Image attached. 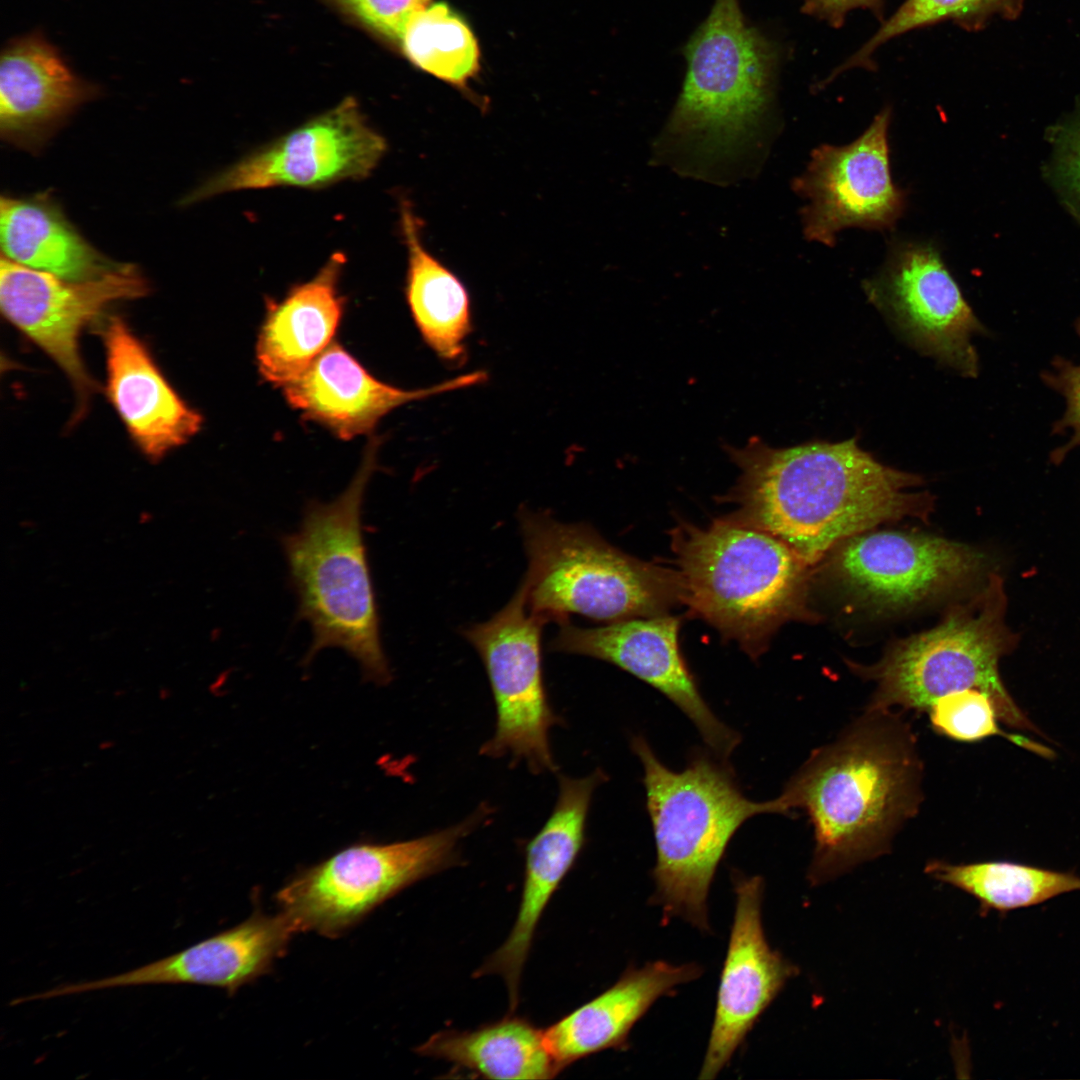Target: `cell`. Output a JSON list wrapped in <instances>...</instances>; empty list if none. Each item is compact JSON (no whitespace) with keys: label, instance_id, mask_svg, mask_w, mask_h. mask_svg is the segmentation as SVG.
I'll return each instance as SVG.
<instances>
[{"label":"cell","instance_id":"obj_14","mask_svg":"<svg viewBox=\"0 0 1080 1080\" xmlns=\"http://www.w3.org/2000/svg\"><path fill=\"white\" fill-rule=\"evenodd\" d=\"M891 116L887 106L850 144H822L812 151L792 185L809 201L801 210L806 239L832 247L845 228L890 230L903 215L906 192L895 185L890 169Z\"/></svg>","mask_w":1080,"mask_h":1080},{"label":"cell","instance_id":"obj_34","mask_svg":"<svg viewBox=\"0 0 1080 1080\" xmlns=\"http://www.w3.org/2000/svg\"><path fill=\"white\" fill-rule=\"evenodd\" d=\"M1050 173L1063 198L1080 217V107L1070 120L1051 134Z\"/></svg>","mask_w":1080,"mask_h":1080},{"label":"cell","instance_id":"obj_19","mask_svg":"<svg viewBox=\"0 0 1080 1080\" xmlns=\"http://www.w3.org/2000/svg\"><path fill=\"white\" fill-rule=\"evenodd\" d=\"M297 933L281 911L257 909L242 923L193 946L139 968L86 982L63 984L31 996L47 1000L109 988L159 984L218 987L233 995L242 986L269 973Z\"/></svg>","mask_w":1080,"mask_h":1080},{"label":"cell","instance_id":"obj_13","mask_svg":"<svg viewBox=\"0 0 1080 1080\" xmlns=\"http://www.w3.org/2000/svg\"><path fill=\"white\" fill-rule=\"evenodd\" d=\"M863 289L921 352L963 376L978 375L979 360L971 337L986 329L935 245L893 240L880 272L865 280Z\"/></svg>","mask_w":1080,"mask_h":1080},{"label":"cell","instance_id":"obj_16","mask_svg":"<svg viewBox=\"0 0 1080 1080\" xmlns=\"http://www.w3.org/2000/svg\"><path fill=\"white\" fill-rule=\"evenodd\" d=\"M550 644L553 651L597 658L646 682L675 704L700 733L709 750L727 760L740 736L703 699L679 647L680 620L667 614L630 618L595 628L568 621Z\"/></svg>","mask_w":1080,"mask_h":1080},{"label":"cell","instance_id":"obj_11","mask_svg":"<svg viewBox=\"0 0 1080 1080\" xmlns=\"http://www.w3.org/2000/svg\"><path fill=\"white\" fill-rule=\"evenodd\" d=\"M387 150L385 138L347 97L272 143L209 178L183 200L193 204L235 191L274 187L322 188L368 177Z\"/></svg>","mask_w":1080,"mask_h":1080},{"label":"cell","instance_id":"obj_1","mask_svg":"<svg viewBox=\"0 0 1080 1080\" xmlns=\"http://www.w3.org/2000/svg\"><path fill=\"white\" fill-rule=\"evenodd\" d=\"M903 710L864 708L813 750L777 800L782 815L806 813L814 847L807 877L817 886L892 848L924 800V764Z\"/></svg>","mask_w":1080,"mask_h":1080},{"label":"cell","instance_id":"obj_31","mask_svg":"<svg viewBox=\"0 0 1080 1080\" xmlns=\"http://www.w3.org/2000/svg\"><path fill=\"white\" fill-rule=\"evenodd\" d=\"M935 731L950 739L975 742L991 736H1002L1014 744L1050 757L1053 751L1020 735L1002 731L991 696L977 688L951 692L937 698L927 712Z\"/></svg>","mask_w":1080,"mask_h":1080},{"label":"cell","instance_id":"obj_2","mask_svg":"<svg viewBox=\"0 0 1080 1080\" xmlns=\"http://www.w3.org/2000/svg\"><path fill=\"white\" fill-rule=\"evenodd\" d=\"M740 468L733 518L788 545L808 565L855 535L907 517L927 519L933 498L918 475L877 461L857 440L729 448Z\"/></svg>","mask_w":1080,"mask_h":1080},{"label":"cell","instance_id":"obj_20","mask_svg":"<svg viewBox=\"0 0 1080 1080\" xmlns=\"http://www.w3.org/2000/svg\"><path fill=\"white\" fill-rule=\"evenodd\" d=\"M101 336L107 397L137 448L160 460L199 432L202 416L175 391L124 320L109 317Z\"/></svg>","mask_w":1080,"mask_h":1080},{"label":"cell","instance_id":"obj_21","mask_svg":"<svg viewBox=\"0 0 1080 1080\" xmlns=\"http://www.w3.org/2000/svg\"><path fill=\"white\" fill-rule=\"evenodd\" d=\"M484 377L474 372L430 388L404 390L374 378L344 348L331 343L283 391L303 416L349 440L371 433L383 416L405 403L478 384Z\"/></svg>","mask_w":1080,"mask_h":1080},{"label":"cell","instance_id":"obj_29","mask_svg":"<svg viewBox=\"0 0 1080 1080\" xmlns=\"http://www.w3.org/2000/svg\"><path fill=\"white\" fill-rule=\"evenodd\" d=\"M401 44L418 68L459 87L478 69L479 51L472 31L444 3L433 4L413 16Z\"/></svg>","mask_w":1080,"mask_h":1080},{"label":"cell","instance_id":"obj_23","mask_svg":"<svg viewBox=\"0 0 1080 1080\" xmlns=\"http://www.w3.org/2000/svg\"><path fill=\"white\" fill-rule=\"evenodd\" d=\"M93 91L41 35L10 42L0 61L2 138L22 146L37 145Z\"/></svg>","mask_w":1080,"mask_h":1080},{"label":"cell","instance_id":"obj_33","mask_svg":"<svg viewBox=\"0 0 1080 1080\" xmlns=\"http://www.w3.org/2000/svg\"><path fill=\"white\" fill-rule=\"evenodd\" d=\"M1075 328L1080 337V319L1075 323ZM1052 365L1054 372H1043V382L1054 391L1060 393L1066 401V410L1063 417L1054 423L1052 433L1060 434L1068 429L1072 430L1069 441L1055 449L1051 453V460L1060 463L1072 449L1080 445V365L1062 357H1056Z\"/></svg>","mask_w":1080,"mask_h":1080},{"label":"cell","instance_id":"obj_8","mask_svg":"<svg viewBox=\"0 0 1080 1080\" xmlns=\"http://www.w3.org/2000/svg\"><path fill=\"white\" fill-rule=\"evenodd\" d=\"M1005 600L1001 578L990 574L975 598L950 609L935 627L895 642L872 665L850 663L875 684L866 707L928 712L943 695L977 688L991 696L1000 722L1041 734L999 675V660L1013 643L1003 622Z\"/></svg>","mask_w":1080,"mask_h":1080},{"label":"cell","instance_id":"obj_26","mask_svg":"<svg viewBox=\"0 0 1080 1080\" xmlns=\"http://www.w3.org/2000/svg\"><path fill=\"white\" fill-rule=\"evenodd\" d=\"M416 1052L488 1079L544 1080L560 1073L544 1030L513 1015L471 1031L437 1032Z\"/></svg>","mask_w":1080,"mask_h":1080},{"label":"cell","instance_id":"obj_17","mask_svg":"<svg viewBox=\"0 0 1080 1080\" xmlns=\"http://www.w3.org/2000/svg\"><path fill=\"white\" fill-rule=\"evenodd\" d=\"M736 906L712 1030L698 1076L714 1079L797 967L768 944L762 925L761 877L734 873Z\"/></svg>","mask_w":1080,"mask_h":1080},{"label":"cell","instance_id":"obj_4","mask_svg":"<svg viewBox=\"0 0 1080 1080\" xmlns=\"http://www.w3.org/2000/svg\"><path fill=\"white\" fill-rule=\"evenodd\" d=\"M376 469V447L366 450L347 488L329 502L310 501L298 529L281 538L296 616L310 625L307 665L326 648H339L378 685L392 679L362 529L366 487Z\"/></svg>","mask_w":1080,"mask_h":1080},{"label":"cell","instance_id":"obj_27","mask_svg":"<svg viewBox=\"0 0 1080 1080\" xmlns=\"http://www.w3.org/2000/svg\"><path fill=\"white\" fill-rule=\"evenodd\" d=\"M0 242L13 262L68 280L92 279L115 266L47 201L2 196Z\"/></svg>","mask_w":1080,"mask_h":1080},{"label":"cell","instance_id":"obj_10","mask_svg":"<svg viewBox=\"0 0 1080 1080\" xmlns=\"http://www.w3.org/2000/svg\"><path fill=\"white\" fill-rule=\"evenodd\" d=\"M521 585L489 620L463 630L485 666L496 707L495 733L480 749L488 757L524 761L533 773L556 770L549 730L561 723L552 709L541 665V632Z\"/></svg>","mask_w":1080,"mask_h":1080},{"label":"cell","instance_id":"obj_22","mask_svg":"<svg viewBox=\"0 0 1080 1080\" xmlns=\"http://www.w3.org/2000/svg\"><path fill=\"white\" fill-rule=\"evenodd\" d=\"M701 973L695 963L654 961L627 968L610 988L544 1030L558 1071L592 1054L625 1048L631 1029L657 999Z\"/></svg>","mask_w":1080,"mask_h":1080},{"label":"cell","instance_id":"obj_30","mask_svg":"<svg viewBox=\"0 0 1080 1080\" xmlns=\"http://www.w3.org/2000/svg\"><path fill=\"white\" fill-rule=\"evenodd\" d=\"M1025 0H905L898 10L825 83L851 68H873L872 56L887 41L910 30L952 20L967 30L982 29L995 15L1016 19Z\"/></svg>","mask_w":1080,"mask_h":1080},{"label":"cell","instance_id":"obj_18","mask_svg":"<svg viewBox=\"0 0 1080 1080\" xmlns=\"http://www.w3.org/2000/svg\"><path fill=\"white\" fill-rule=\"evenodd\" d=\"M606 776L599 769L582 778L561 775L556 805L526 846L523 888L511 932L475 973L503 978L510 1011L519 1002L521 975L540 918L582 850L592 795Z\"/></svg>","mask_w":1080,"mask_h":1080},{"label":"cell","instance_id":"obj_6","mask_svg":"<svg viewBox=\"0 0 1080 1080\" xmlns=\"http://www.w3.org/2000/svg\"><path fill=\"white\" fill-rule=\"evenodd\" d=\"M673 539L682 601L752 658L800 614L808 564L775 536L731 517Z\"/></svg>","mask_w":1080,"mask_h":1080},{"label":"cell","instance_id":"obj_32","mask_svg":"<svg viewBox=\"0 0 1080 1080\" xmlns=\"http://www.w3.org/2000/svg\"><path fill=\"white\" fill-rule=\"evenodd\" d=\"M344 12L381 36L400 41L410 20L429 0H331Z\"/></svg>","mask_w":1080,"mask_h":1080},{"label":"cell","instance_id":"obj_15","mask_svg":"<svg viewBox=\"0 0 1080 1080\" xmlns=\"http://www.w3.org/2000/svg\"><path fill=\"white\" fill-rule=\"evenodd\" d=\"M985 562L975 548L943 537L870 530L837 545L831 568L865 602L898 609L971 583Z\"/></svg>","mask_w":1080,"mask_h":1080},{"label":"cell","instance_id":"obj_7","mask_svg":"<svg viewBox=\"0 0 1080 1080\" xmlns=\"http://www.w3.org/2000/svg\"><path fill=\"white\" fill-rule=\"evenodd\" d=\"M518 518L526 603L547 622L563 623L572 613L611 622L660 616L682 601L677 570L627 555L586 524L530 510Z\"/></svg>","mask_w":1080,"mask_h":1080},{"label":"cell","instance_id":"obj_9","mask_svg":"<svg viewBox=\"0 0 1080 1080\" xmlns=\"http://www.w3.org/2000/svg\"><path fill=\"white\" fill-rule=\"evenodd\" d=\"M489 815L481 807L441 831L393 843H358L303 869L276 901L296 932L337 938L412 884L460 862L458 845Z\"/></svg>","mask_w":1080,"mask_h":1080},{"label":"cell","instance_id":"obj_12","mask_svg":"<svg viewBox=\"0 0 1080 1080\" xmlns=\"http://www.w3.org/2000/svg\"><path fill=\"white\" fill-rule=\"evenodd\" d=\"M148 289L132 264L115 265L92 279L68 280L1 257L2 314L62 369L81 403L94 388L80 354L83 330L111 304L143 297Z\"/></svg>","mask_w":1080,"mask_h":1080},{"label":"cell","instance_id":"obj_24","mask_svg":"<svg viewBox=\"0 0 1080 1080\" xmlns=\"http://www.w3.org/2000/svg\"><path fill=\"white\" fill-rule=\"evenodd\" d=\"M345 262L342 252L333 253L312 279L268 303L256 347L266 381L284 387L331 344L343 313L338 283Z\"/></svg>","mask_w":1080,"mask_h":1080},{"label":"cell","instance_id":"obj_5","mask_svg":"<svg viewBox=\"0 0 1080 1080\" xmlns=\"http://www.w3.org/2000/svg\"><path fill=\"white\" fill-rule=\"evenodd\" d=\"M640 760L646 806L656 845L654 899L667 917L709 929L707 897L727 846L745 821L781 814L777 798L757 802L739 788L727 760L696 750L677 772L656 756L642 735L631 739Z\"/></svg>","mask_w":1080,"mask_h":1080},{"label":"cell","instance_id":"obj_3","mask_svg":"<svg viewBox=\"0 0 1080 1080\" xmlns=\"http://www.w3.org/2000/svg\"><path fill=\"white\" fill-rule=\"evenodd\" d=\"M683 53V88L653 144V159L715 184L753 175L776 129L780 48L746 22L738 0H716Z\"/></svg>","mask_w":1080,"mask_h":1080},{"label":"cell","instance_id":"obj_35","mask_svg":"<svg viewBox=\"0 0 1080 1080\" xmlns=\"http://www.w3.org/2000/svg\"><path fill=\"white\" fill-rule=\"evenodd\" d=\"M883 7L884 0H805L802 11L838 28L854 9H869L875 16L881 17Z\"/></svg>","mask_w":1080,"mask_h":1080},{"label":"cell","instance_id":"obj_28","mask_svg":"<svg viewBox=\"0 0 1080 1080\" xmlns=\"http://www.w3.org/2000/svg\"><path fill=\"white\" fill-rule=\"evenodd\" d=\"M925 872L974 897L980 911L1007 913L1080 891V876L1010 861L952 864L929 861Z\"/></svg>","mask_w":1080,"mask_h":1080},{"label":"cell","instance_id":"obj_25","mask_svg":"<svg viewBox=\"0 0 1080 1080\" xmlns=\"http://www.w3.org/2000/svg\"><path fill=\"white\" fill-rule=\"evenodd\" d=\"M407 249L406 298L426 344L442 359L457 361L471 332V303L462 281L425 247L411 205L400 207Z\"/></svg>","mask_w":1080,"mask_h":1080}]
</instances>
